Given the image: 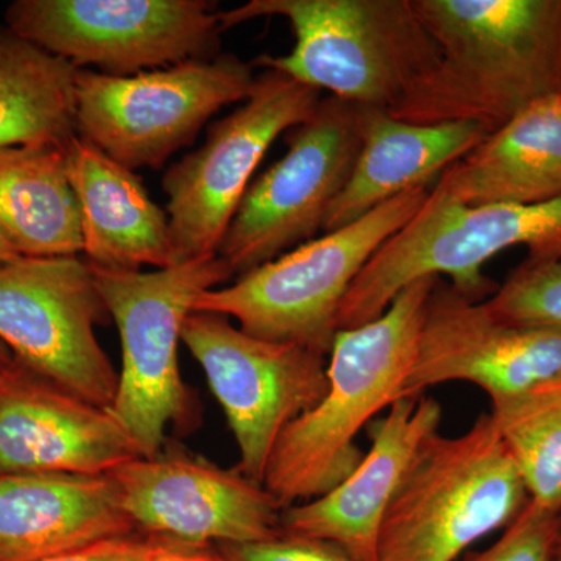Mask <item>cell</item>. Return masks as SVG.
I'll return each mask as SVG.
<instances>
[{"label": "cell", "instance_id": "83f0119b", "mask_svg": "<svg viewBox=\"0 0 561 561\" xmlns=\"http://www.w3.org/2000/svg\"><path fill=\"white\" fill-rule=\"evenodd\" d=\"M150 546L151 538L144 540L133 534L94 542L77 551L44 561H144L150 551Z\"/></svg>", "mask_w": 561, "mask_h": 561}, {"label": "cell", "instance_id": "6da1fadb", "mask_svg": "<svg viewBox=\"0 0 561 561\" xmlns=\"http://www.w3.org/2000/svg\"><path fill=\"white\" fill-rule=\"evenodd\" d=\"M440 49L390 116L416 125L476 122L500 130L561 95V0H411Z\"/></svg>", "mask_w": 561, "mask_h": 561}, {"label": "cell", "instance_id": "4316f807", "mask_svg": "<svg viewBox=\"0 0 561 561\" xmlns=\"http://www.w3.org/2000/svg\"><path fill=\"white\" fill-rule=\"evenodd\" d=\"M228 561H359L332 542L280 530L267 540L220 545Z\"/></svg>", "mask_w": 561, "mask_h": 561}, {"label": "cell", "instance_id": "ac0fdd59", "mask_svg": "<svg viewBox=\"0 0 561 561\" xmlns=\"http://www.w3.org/2000/svg\"><path fill=\"white\" fill-rule=\"evenodd\" d=\"M136 531L110 476L0 478V561H44Z\"/></svg>", "mask_w": 561, "mask_h": 561}, {"label": "cell", "instance_id": "52a82bcc", "mask_svg": "<svg viewBox=\"0 0 561 561\" xmlns=\"http://www.w3.org/2000/svg\"><path fill=\"white\" fill-rule=\"evenodd\" d=\"M92 272L121 337L119 386L106 411L139 456L151 457L169 427L190 421V390L179 364L184 321L201 295L234 275L219 254L150 272Z\"/></svg>", "mask_w": 561, "mask_h": 561}, {"label": "cell", "instance_id": "d4e9b609", "mask_svg": "<svg viewBox=\"0 0 561 561\" xmlns=\"http://www.w3.org/2000/svg\"><path fill=\"white\" fill-rule=\"evenodd\" d=\"M482 305L511 327L561 328V260L527 257Z\"/></svg>", "mask_w": 561, "mask_h": 561}, {"label": "cell", "instance_id": "5bb4252c", "mask_svg": "<svg viewBox=\"0 0 561 561\" xmlns=\"http://www.w3.org/2000/svg\"><path fill=\"white\" fill-rule=\"evenodd\" d=\"M136 530L183 545H241L280 531L278 502L238 468L179 449L135 457L108 474Z\"/></svg>", "mask_w": 561, "mask_h": 561}, {"label": "cell", "instance_id": "1f68e13d", "mask_svg": "<svg viewBox=\"0 0 561 561\" xmlns=\"http://www.w3.org/2000/svg\"><path fill=\"white\" fill-rule=\"evenodd\" d=\"M11 362H13V356H11L9 348L0 343V370H2V368L9 367Z\"/></svg>", "mask_w": 561, "mask_h": 561}, {"label": "cell", "instance_id": "9a60e30c", "mask_svg": "<svg viewBox=\"0 0 561 561\" xmlns=\"http://www.w3.org/2000/svg\"><path fill=\"white\" fill-rule=\"evenodd\" d=\"M561 375V328L511 327L482 302L437 279L427 300L419 351L401 398L445 382H471L490 400Z\"/></svg>", "mask_w": 561, "mask_h": 561}, {"label": "cell", "instance_id": "d6986e66", "mask_svg": "<svg viewBox=\"0 0 561 561\" xmlns=\"http://www.w3.org/2000/svg\"><path fill=\"white\" fill-rule=\"evenodd\" d=\"M68 175L79 203L81 253L92 267L175 265L168 213L151 201L135 171L77 135L68 147Z\"/></svg>", "mask_w": 561, "mask_h": 561}, {"label": "cell", "instance_id": "8992f818", "mask_svg": "<svg viewBox=\"0 0 561 561\" xmlns=\"http://www.w3.org/2000/svg\"><path fill=\"white\" fill-rule=\"evenodd\" d=\"M430 192V186L402 192L359 220L301 243L228 286L205 291L194 312L220 313L238 320L254 337L330 356L350 287L373 254L415 216Z\"/></svg>", "mask_w": 561, "mask_h": 561}, {"label": "cell", "instance_id": "9c48e42d", "mask_svg": "<svg viewBox=\"0 0 561 561\" xmlns=\"http://www.w3.org/2000/svg\"><path fill=\"white\" fill-rule=\"evenodd\" d=\"M209 0H16L7 28L77 69L130 77L220 55Z\"/></svg>", "mask_w": 561, "mask_h": 561}, {"label": "cell", "instance_id": "f1b7e54d", "mask_svg": "<svg viewBox=\"0 0 561 561\" xmlns=\"http://www.w3.org/2000/svg\"><path fill=\"white\" fill-rule=\"evenodd\" d=\"M144 561H228L219 548L190 546L183 542L151 537L150 551Z\"/></svg>", "mask_w": 561, "mask_h": 561}, {"label": "cell", "instance_id": "7402d4cb", "mask_svg": "<svg viewBox=\"0 0 561 561\" xmlns=\"http://www.w3.org/2000/svg\"><path fill=\"white\" fill-rule=\"evenodd\" d=\"M68 147L0 149V231L20 256H72L83 250Z\"/></svg>", "mask_w": 561, "mask_h": 561}, {"label": "cell", "instance_id": "f546056e", "mask_svg": "<svg viewBox=\"0 0 561 561\" xmlns=\"http://www.w3.org/2000/svg\"><path fill=\"white\" fill-rule=\"evenodd\" d=\"M18 256H20V253H18L13 245H11L7 236L0 231V262L11 261Z\"/></svg>", "mask_w": 561, "mask_h": 561}, {"label": "cell", "instance_id": "7c38bea8", "mask_svg": "<svg viewBox=\"0 0 561 561\" xmlns=\"http://www.w3.org/2000/svg\"><path fill=\"white\" fill-rule=\"evenodd\" d=\"M287 146L286 154L250 183L225 232L219 256L234 276L323 230L359 157V105L321 98L312 116L287 131Z\"/></svg>", "mask_w": 561, "mask_h": 561}, {"label": "cell", "instance_id": "484cf974", "mask_svg": "<svg viewBox=\"0 0 561 561\" xmlns=\"http://www.w3.org/2000/svg\"><path fill=\"white\" fill-rule=\"evenodd\" d=\"M559 515L529 501L500 540L465 561H551Z\"/></svg>", "mask_w": 561, "mask_h": 561}, {"label": "cell", "instance_id": "8fae6325", "mask_svg": "<svg viewBox=\"0 0 561 561\" xmlns=\"http://www.w3.org/2000/svg\"><path fill=\"white\" fill-rule=\"evenodd\" d=\"M108 316L90 262L79 254L0 262V343L22 367L102 409L119 386L95 337Z\"/></svg>", "mask_w": 561, "mask_h": 561}, {"label": "cell", "instance_id": "cb8c5ba5", "mask_svg": "<svg viewBox=\"0 0 561 561\" xmlns=\"http://www.w3.org/2000/svg\"><path fill=\"white\" fill-rule=\"evenodd\" d=\"M491 419L522 474L530 502L561 512V375L491 400Z\"/></svg>", "mask_w": 561, "mask_h": 561}, {"label": "cell", "instance_id": "30bf717a", "mask_svg": "<svg viewBox=\"0 0 561 561\" xmlns=\"http://www.w3.org/2000/svg\"><path fill=\"white\" fill-rule=\"evenodd\" d=\"M321 91L264 69L249 98L162 176L175 264L217 256L251 176L283 133L309 119Z\"/></svg>", "mask_w": 561, "mask_h": 561}, {"label": "cell", "instance_id": "2e32d148", "mask_svg": "<svg viewBox=\"0 0 561 561\" xmlns=\"http://www.w3.org/2000/svg\"><path fill=\"white\" fill-rule=\"evenodd\" d=\"M140 457L106 409L41 378L18 362L0 370V478L105 476Z\"/></svg>", "mask_w": 561, "mask_h": 561}, {"label": "cell", "instance_id": "603a6c76", "mask_svg": "<svg viewBox=\"0 0 561 561\" xmlns=\"http://www.w3.org/2000/svg\"><path fill=\"white\" fill-rule=\"evenodd\" d=\"M77 68L0 27V149L69 146Z\"/></svg>", "mask_w": 561, "mask_h": 561}, {"label": "cell", "instance_id": "5b68a950", "mask_svg": "<svg viewBox=\"0 0 561 561\" xmlns=\"http://www.w3.org/2000/svg\"><path fill=\"white\" fill-rule=\"evenodd\" d=\"M490 413L457 437L432 434L383 516L376 561H456L529 504Z\"/></svg>", "mask_w": 561, "mask_h": 561}, {"label": "cell", "instance_id": "4fadbf2b", "mask_svg": "<svg viewBox=\"0 0 561 561\" xmlns=\"http://www.w3.org/2000/svg\"><path fill=\"white\" fill-rule=\"evenodd\" d=\"M181 342L202 365L224 409L241 454L236 468L264 485L280 434L327 393L328 356L254 337L214 312H191Z\"/></svg>", "mask_w": 561, "mask_h": 561}, {"label": "cell", "instance_id": "44dd1931", "mask_svg": "<svg viewBox=\"0 0 561 561\" xmlns=\"http://www.w3.org/2000/svg\"><path fill=\"white\" fill-rule=\"evenodd\" d=\"M435 186L470 206L561 198V95L534 103L454 162Z\"/></svg>", "mask_w": 561, "mask_h": 561}, {"label": "cell", "instance_id": "4dcf8cb0", "mask_svg": "<svg viewBox=\"0 0 561 561\" xmlns=\"http://www.w3.org/2000/svg\"><path fill=\"white\" fill-rule=\"evenodd\" d=\"M551 561H561V512L559 515V526H557V537L556 542H553Z\"/></svg>", "mask_w": 561, "mask_h": 561}, {"label": "cell", "instance_id": "3957f363", "mask_svg": "<svg viewBox=\"0 0 561 561\" xmlns=\"http://www.w3.org/2000/svg\"><path fill=\"white\" fill-rule=\"evenodd\" d=\"M272 16L289 21L295 47L253 66L356 105L391 108L440 58L411 0H251L219 13L221 32Z\"/></svg>", "mask_w": 561, "mask_h": 561}, {"label": "cell", "instance_id": "ba28073f", "mask_svg": "<svg viewBox=\"0 0 561 561\" xmlns=\"http://www.w3.org/2000/svg\"><path fill=\"white\" fill-rule=\"evenodd\" d=\"M254 79L253 65L232 54L130 77L79 69L77 135L131 171H158L214 114L245 101Z\"/></svg>", "mask_w": 561, "mask_h": 561}, {"label": "cell", "instance_id": "7a4b0ae2", "mask_svg": "<svg viewBox=\"0 0 561 561\" xmlns=\"http://www.w3.org/2000/svg\"><path fill=\"white\" fill-rule=\"evenodd\" d=\"M437 279L415 280L379 319L337 332L327 393L284 430L268 460L264 486L283 511L323 496L359 467L357 434L402 397Z\"/></svg>", "mask_w": 561, "mask_h": 561}, {"label": "cell", "instance_id": "ffe728a7", "mask_svg": "<svg viewBox=\"0 0 561 561\" xmlns=\"http://www.w3.org/2000/svg\"><path fill=\"white\" fill-rule=\"evenodd\" d=\"M360 150L348 183L332 203L323 231L359 220L382 203L431 186L489 136L476 122L416 125L387 110L359 105Z\"/></svg>", "mask_w": 561, "mask_h": 561}, {"label": "cell", "instance_id": "e0dca14e", "mask_svg": "<svg viewBox=\"0 0 561 561\" xmlns=\"http://www.w3.org/2000/svg\"><path fill=\"white\" fill-rule=\"evenodd\" d=\"M440 402L400 398L370 426V451L348 478L317 500L280 512V530L332 542L353 559L376 561L379 531L421 446L440 430Z\"/></svg>", "mask_w": 561, "mask_h": 561}, {"label": "cell", "instance_id": "277c9868", "mask_svg": "<svg viewBox=\"0 0 561 561\" xmlns=\"http://www.w3.org/2000/svg\"><path fill=\"white\" fill-rule=\"evenodd\" d=\"M512 247L530 260H561V198L540 205H465L442 187L373 254L343 298L337 330L379 319L415 280L448 276L454 289L481 302L497 290L483 275L486 261Z\"/></svg>", "mask_w": 561, "mask_h": 561}]
</instances>
